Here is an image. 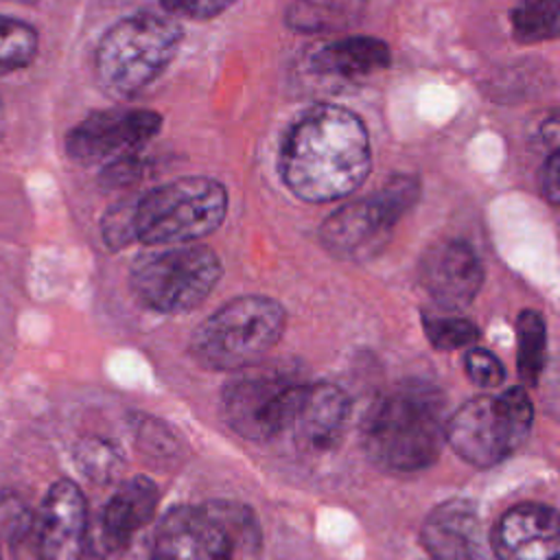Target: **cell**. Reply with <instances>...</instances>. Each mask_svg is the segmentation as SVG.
I'll return each instance as SVG.
<instances>
[{
  "mask_svg": "<svg viewBox=\"0 0 560 560\" xmlns=\"http://www.w3.org/2000/svg\"><path fill=\"white\" fill-rule=\"evenodd\" d=\"M160 492L149 477H133L105 503L94 536V549L109 556L129 547L133 536L153 521Z\"/></svg>",
  "mask_w": 560,
  "mask_h": 560,
  "instance_id": "e0dca14e",
  "label": "cell"
},
{
  "mask_svg": "<svg viewBox=\"0 0 560 560\" xmlns=\"http://www.w3.org/2000/svg\"><path fill=\"white\" fill-rule=\"evenodd\" d=\"M284 322L282 304L267 295L234 298L197 326L190 354L206 370L241 372L280 341Z\"/></svg>",
  "mask_w": 560,
  "mask_h": 560,
  "instance_id": "277c9868",
  "label": "cell"
},
{
  "mask_svg": "<svg viewBox=\"0 0 560 560\" xmlns=\"http://www.w3.org/2000/svg\"><path fill=\"white\" fill-rule=\"evenodd\" d=\"M418 278L433 302L444 308H464L483 284V265L468 243L446 238L422 254Z\"/></svg>",
  "mask_w": 560,
  "mask_h": 560,
  "instance_id": "5bb4252c",
  "label": "cell"
},
{
  "mask_svg": "<svg viewBox=\"0 0 560 560\" xmlns=\"http://www.w3.org/2000/svg\"><path fill=\"white\" fill-rule=\"evenodd\" d=\"M258 527L247 508L234 503L177 505L153 534V560H234L245 545H256Z\"/></svg>",
  "mask_w": 560,
  "mask_h": 560,
  "instance_id": "8992f818",
  "label": "cell"
},
{
  "mask_svg": "<svg viewBox=\"0 0 560 560\" xmlns=\"http://www.w3.org/2000/svg\"><path fill=\"white\" fill-rule=\"evenodd\" d=\"M348 416L350 400L341 387L332 383H304L284 433L306 455L332 453L346 435Z\"/></svg>",
  "mask_w": 560,
  "mask_h": 560,
  "instance_id": "4fadbf2b",
  "label": "cell"
},
{
  "mask_svg": "<svg viewBox=\"0 0 560 560\" xmlns=\"http://www.w3.org/2000/svg\"><path fill=\"white\" fill-rule=\"evenodd\" d=\"M446 420L438 387L405 381L370 405L361 422V444L378 468L418 472L438 462L446 442Z\"/></svg>",
  "mask_w": 560,
  "mask_h": 560,
  "instance_id": "7a4b0ae2",
  "label": "cell"
},
{
  "mask_svg": "<svg viewBox=\"0 0 560 560\" xmlns=\"http://www.w3.org/2000/svg\"><path fill=\"white\" fill-rule=\"evenodd\" d=\"M179 42L182 28L158 13L144 11L118 20L96 46V83L116 98H131L168 68Z\"/></svg>",
  "mask_w": 560,
  "mask_h": 560,
  "instance_id": "3957f363",
  "label": "cell"
},
{
  "mask_svg": "<svg viewBox=\"0 0 560 560\" xmlns=\"http://www.w3.org/2000/svg\"><path fill=\"white\" fill-rule=\"evenodd\" d=\"M228 212V192L210 177H179L140 195L133 236L151 247L186 245L214 232Z\"/></svg>",
  "mask_w": 560,
  "mask_h": 560,
  "instance_id": "5b68a950",
  "label": "cell"
},
{
  "mask_svg": "<svg viewBox=\"0 0 560 560\" xmlns=\"http://www.w3.org/2000/svg\"><path fill=\"white\" fill-rule=\"evenodd\" d=\"M0 560H2V551H0Z\"/></svg>",
  "mask_w": 560,
  "mask_h": 560,
  "instance_id": "4dcf8cb0",
  "label": "cell"
},
{
  "mask_svg": "<svg viewBox=\"0 0 560 560\" xmlns=\"http://www.w3.org/2000/svg\"><path fill=\"white\" fill-rule=\"evenodd\" d=\"M547 363V326L538 311H521L516 319V368L523 385H538Z\"/></svg>",
  "mask_w": 560,
  "mask_h": 560,
  "instance_id": "ffe728a7",
  "label": "cell"
},
{
  "mask_svg": "<svg viewBox=\"0 0 560 560\" xmlns=\"http://www.w3.org/2000/svg\"><path fill=\"white\" fill-rule=\"evenodd\" d=\"M389 59V46L383 39L352 35L315 50L311 57V68L319 74L357 79L385 70Z\"/></svg>",
  "mask_w": 560,
  "mask_h": 560,
  "instance_id": "ac0fdd59",
  "label": "cell"
},
{
  "mask_svg": "<svg viewBox=\"0 0 560 560\" xmlns=\"http://www.w3.org/2000/svg\"><path fill=\"white\" fill-rule=\"evenodd\" d=\"M133 203H136V199L120 201L103 214L101 232H103V241L107 243L109 249H120L136 241V236H133Z\"/></svg>",
  "mask_w": 560,
  "mask_h": 560,
  "instance_id": "cb8c5ba5",
  "label": "cell"
},
{
  "mask_svg": "<svg viewBox=\"0 0 560 560\" xmlns=\"http://www.w3.org/2000/svg\"><path fill=\"white\" fill-rule=\"evenodd\" d=\"M162 118L151 109H105L94 112L74 125L66 136V153L77 164H112L138 155L160 131Z\"/></svg>",
  "mask_w": 560,
  "mask_h": 560,
  "instance_id": "7c38bea8",
  "label": "cell"
},
{
  "mask_svg": "<svg viewBox=\"0 0 560 560\" xmlns=\"http://www.w3.org/2000/svg\"><path fill=\"white\" fill-rule=\"evenodd\" d=\"M538 184H540V192L545 195V199L556 206L560 201V151L553 149L547 160L540 166L538 173Z\"/></svg>",
  "mask_w": 560,
  "mask_h": 560,
  "instance_id": "f1b7e54d",
  "label": "cell"
},
{
  "mask_svg": "<svg viewBox=\"0 0 560 560\" xmlns=\"http://www.w3.org/2000/svg\"><path fill=\"white\" fill-rule=\"evenodd\" d=\"M77 462L94 479H109L118 466L114 448L101 440H85L77 451Z\"/></svg>",
  "mask_w": 560,
  "mask_h": 560,
  "instance_id": "d4e9b609",
  "label": "cell"
},
{
  "mask_svg": "<svg viewBox=\"0 0 560 560\" xmlns=\"http://www.w3.org/2000/svg\"><path fill=\"white\" fill-rule=\"evenodd\" d=\"M9 2H18V4H35L37 0H9Z\"/></svg>",
  "mask_w": 560,
  "mask_h": 560,
  "instance_id": "f546056e",
  "label": "cell"
},
{
  "mask_svg": "<svg viewBox=\"0 0 560 560\" xmlns=\"http://www.w3.org/2000/svg\"><path fill=\"white\" fill-rule=\"evenodd\" d=\"M221 278V260L206 245H173L138 256L129 287L140 304L158 313H186L199 306Z\"/></svg>",
  "mask_w": 560,
  "mask_h": 560,
  "instance_id": "ba28073f",
  "label": "cell"
},
{
  "mask_svg": "<svg viewBox=\"0 0 560 560\" xmlns=\"http://www.w3.org/2000/svg\"><path fill=\"white\" fill-rule=\"evenodd\" d=\"M147 171H149L147 160H142L140 155H129V158H122V160H116V162L107 164L101 173V182L107 188L129 186V184L142 179Z\"/></svg>",
  "mask_w": 560,
  "mask_h": 560,
  "instance_id": "4316f807",
  "label": "cell"
},
{
  "mask_svg": "<svg viewBox=\"0 0 560 560\" xmlns=\"http://www.w3.org/2000/svg\"><path fill=\"white\" fill-rule=\"evenodd\" d=\"M420 542L431 560H486V538L477 505L448 499L420 525Z\"/></svg>",
  "mask_w": 560,
  "mask_h": 560,
  "instance_id": "2e32d148",
  "label": "cell"
},
{
  "mask_svg": "<svg viewBox=\"0 0 560 560\" xmlns=\"http://www.w3.org/2000/svg\"><path fill=\"white\" fill-rule=\"evenodd\" d=\"M464 365H466L468 378L479 387H497L505 381V368L490 350H483V348L468 350Z\"/></svg>",
  "mask_w": 560,
  "mask_h": 560,
  "instance_id": "484cf974",
  "label": "cell"
},
{
  "mask_svg": "<svg viewBox=\"0 0 560 560\" xmlns=\"http://www.w3.org/2000/svg\"><path fill=\"white\" fill-rule=\"evenodd\" d=\"M171 13L188 20H212L232 7L234 0H160Z\"/></svg>",
  "mask_w": 560,
  "mask_h": 560,
  "instance_id": "83f0119b",
  "label": "cell"
},
{
  "mask_svg": "<svg viewBox=\"0 0 560 560\" xmlns=\"http://www.w3.org/2000/svg\"><path fill=\"white\" fill-rule=\"evenodd\" d=\"M420 184L416 177L396 175L365 199L335 210L319 230L324 247L341 258H368L383 249L394 225L416 203Z\"/></svg>",
  "mask_w": 560,
  "mask_h": 560,
  "instance_id": "30bf717a",
  "label": "cell"
},
{
  "mask_svg": "<svg viewBox=\"0 0 560 560\" xmlns=\"http://www.w3.org/2000/svg\"><path fill=\"white\" fill-rule=\"evenodd\" d=\"M492 551L499 560H558V512L545 503L510 508L492 532Z\"/></svg>",
  "mask_w": 560,
  "mask_h": 560,
  "instance_id": "9a60e30c",
  "label": "cell"
},
{
  "mask_svg": "<svg viewBox=\"0 0 560 560\" xmlns=\"http://www.w3.org/2000/svg\"><path fill=\"white\" fill-rule=\"evenodd\" d=\"M304 381L284 365L258 363L241 370L223 389L225 422L249 442L284 435Z\"/></svg>",
  "mask_w": 560,
  "mask_h": 560,
  "instance_id": "9c48e42d",
  "label": "cell"
},
{
  "mask_svg": "<svg viewBox=\"0 0 560 560\" xmlns=\"http://www.w3.org/2000/svg\"><path fill=\"white\" fill-rule=\"evenodd\" d=\"M365 0H293L287 26L298 33H341L361 22Z\"/></svg>",
  "mask_w": 560,
  "mask_h": 560,
  "instance_id": "d6986e66",
  "label": "cell"
},
{
  "mask_svg": "<svg viewBox=\"0 0 560 560\" xmlns=\"http://www.w3.org/2000/svg\"><path fill=\"white\" fill-rule=\"evenodd\" d=\"M13 560H79L88 529V505L77 483L59 479L37 512L11 521Z\"/></svg>",
  "mask_w": 560,
  "mask_h": 560,
  "instance_id": "8fae6325",
  "label": "cell"
},
{
  "mask_svg": "<svg viewBox=\"0 0 560 560\" xmlns=\"http://www.w3.org/2000/svg\"><path fill=\"white\" fill-rule=\"evenodd\" d=\"M370 164V136L363 120L330 103L308 109L280 149V175L304 201H332L350 195L368 177Z\"/></svg>",
  "mask_w": 560,
  "mask_h": 560,
  "instance_id": "6da1fadb",
  "label": "cell"
},
{
  "mask_svg": "<svg viewBox=\"0 0 560 560\" xmlns=\"http://www.w3.org/2000/svg\"><path fill=\"white\" fill-rule=\"evenodd\" d=\"M37 50L39 35L33 24L13 15H0V74L31 66Z\"/></svg>",
  "mask_w": 560,
  "mask_h": 560,
  "instance_id": "7402d4cb",
  "label": "cell"
},
{
  "mask_svg": "<svg viewBox=\"0 0 560 560\" xmlns=\"http://www.w3.org/2000/svg\"><path fill=\"white\" fill-rule=\"evenodd\" d=\"M534 407L523 387L477 396L446 420V442L470 466L488 468L508 459L532 431Z\"/></svg>",
  "mask_w": 560,
  "mask_h": 560,
  "instance_id": "52a82bcc",
  "label": "cell"
},
{
  "mask_svg": "<svg viewBox=\"0 0 560 560\" xmlns=\"http://www.w3.org/2000/svg\"><path fill=\"white\" fill-rule=\"evenodd\" d=\"M422 324L427 339L438 350L464 348L479 337L477 326L464 317H424Z\"/></svg>",
  "mask_w": 560,
  "mask_h": 560,
  "instance_id": "603a6c76",
  "label": "cell"
},
{
  "mask_svg": "<svg viewBox=\"0 0 560 560\" xmlns=\"http://www.w3.org/2000/svg\"><path fill=\"white\" fill-rule=\"evenodd\" d=\"M512 26L521 44L556 39L560 31V0H523L512 13Z\"/></svg>",
  "mask_w": 560,
  "mask_h": 560,
  "instance_id": "44dd1931",
  "label": "cell"
}]
</instances>
